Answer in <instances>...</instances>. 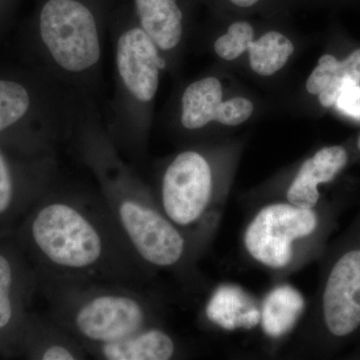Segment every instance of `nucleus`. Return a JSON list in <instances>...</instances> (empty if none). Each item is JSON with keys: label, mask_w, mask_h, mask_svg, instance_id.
I'll return each instance as SVG.
<instances>
[{"label": "nucleus", "mask_w": 360, "mask_h": 360, "mask_svg": "<svg viewBox=\"0 0 360 360\" xmlns=\"http://www.w3.org/2000/svg\"><path fill=\"white\" fill-rule=\"evenodd\" d=\"M117 6L116 0H44L39 33L53 78L77 85L96 77L104 32Z\"/></svg>", "instance_id": "1"}, {"label": "nucleus", "mask_w": 360, "mask_h": 360, "mask_svg": "<svg viewBox=\"0 0 360 360\" xmlns=\"http://www.w3.org/2000/svg\"><path fill=\"white\" fill-rule=\"evenodd\" d=\"M115 25V63L117 116L150 115L167 60L137 22L130 4H118Z\"/></svg>", "instance_id": "2"}, {"label": "nucleus", "mask_w": 360, "mask_h": 360, "mask_svg": "<svg viewBox=\"0 0 360 360\" xmlns=\"http://www.w3.org/2000/svg\"><path fill=\"white\" fill-rule=\"evenodd\" d=\"M32 234L42 255L65 269L91 266L103 253L96 227L82 213L65 203L41 208L33 219Z\"/></svg>", "instance_id": "3"}, {"label": "nucleus", "mask_w": 360, "mask_h": 360, "mask_svg": "<svg viewBox=\"0 0 360 360\" xmlns=\"http://www.w3.org/2000/svg\"><path fill=\"white\" fill-rule=\"evenodd\" d=\"M317 224L314 210L291 203L266 206L246 229V250L265 266L283 269L292 258L293 243L314 233Z\"/></svg>", "instance_id": "4"}, {"label": "nucleus", "mask_w": 360, "mask_h": 360, "mask_svg": "<svg viewBox=\"0 0 360 360\" xmlns=\"http://www.w3.org/2000/svg\"><path fill=\"white\" fill-rule=\"evenodd\" d=\"M213 188L210 161L195 150L180 153L169 163L162 179V205L174 224L189 225L205 212Z\"/></svg>", "instance_id": "5"}, {"label": "nucleus", "mask_w": 360, "mask_h": 360, "mask_svg": "<svg viewBox=\"0 0 360 360\" xmlns=\"http://www.w3.org/2000/svg\"><path fill=\"white\" fill-rule=\"evenodd\" d=\"M324 328L336 340H347L360 329V243L338 255L321 296Z\"/></svg>", "instance_id": "6"}, {"label": "nucleus", "mask_w": 360, "mask_h": 360, "mask_svg": "<svg viewBox=\"0 0 360 360\" xmlns=\"http://www.w3.org/2000/svg\"><path fill=\"white\" fill-rule=\"evenodd\" d=\"M221 80L205 77L187 85L180 98L179 122L189 131L205 129L212 123L238 127L253 115L255 105L245 96L225 98Z\"/></svg>", "instance_id": "7"}, {"label": "nucleus", "mask_w": 360, "mask_h": 360, "mask_svg": "<svg viewBox=\"0 0 360 360\" xmlns=\"http://www.w3.org/2000/svg\"><path fill=\"white\" fill-rule=\"evenodd\" d=\"M250 21L236 20L215 39L213 51L224 61L238 60L248 54L250 70L259 77H272L283 70L295 51L290 37L277 30L262 33L255 39Z\"/></svg>", "instance_id": "8"}, {"label": "nucleus", "mask_w": 360, "mask_h": 360, "mask_svg": "<svg viewBox=\"0 0 360 360\" xmlns=\"http://www.w3.org/2000/svg\"><path fill=\"white\" fill-rule=\"evenodd\" d=\"M118 212L123 229L144 260L160 267L179 262L184 239L169 220L132 200L122 201Z\"/></svg>", "instance_id": "9"}, {"label": "nucleus", "mask_w": 360, "mask_h": 360, "mask_svg": "<svg viewBox=\"0 0 360 360\" xmlns=\"http://www.w3.org/2000/svg\"><path fill=\"white\" fill-rule=\"evenodd\" d=\"M144 314L141 305L122 295H101L85 303L75 319L89 340L101 343L122 340L139 331Z\"/></svg>", "instance_id": "10"}, {"label": "nucleus", "mask_w": 360, "mask_h": 360, "mask_svg": "<svg viewBox=\"0 0 360 360\" xmlns=\"http://www.w3.org/2000/svg\"><path fill=\"white\" fill-rule=\"evenodd\" d=\"M348 153L340 146L319 149L303 162L288 191V202L314 210L321 198L319 187L328 184L347 167Z\"/></svg>", "instance_id": "11"}, {"label": "nucleus", "mask_w": 360, "mask_h": 360, "mask_svg": "<svg viewBox=\"0 0 360 360\" xmlns=\"http://www.w3.org/2000/svg\"><path fill=\"white\" fill-rule=\"evenodd\" d=\"M131 4L137 22L165 60L174 56L186 32L184 13L179 0H131Z\"/></svg>", "instance_id": "12"}, {"label": "nucleus", "mask_w": 360, "mask_h": 360, "mask_svg": "<svg viewBox=\"0 0 360 360\" xmlns=\"http://www.w3.org/2000/svg\"><path fill=\"white\" fill-rule=\"evenodd\" d=\"M360 84V49L340 61L331 54H324L307 78L305 89L319 97L323 108L335 105L342 90L350 85Z\"/></svg>", "instance_id": "13"}, {"label": "nucleus", "mask_w": 360, "mask_h": 360, "mask_svg": "<svg viewBox=\"0 0 360 360\" xmlns=\"http://www.w3.org/2000/svg\"><path fill=\"white\" fill-rule=\"evenodd\" d=\"M206 314L210 321L226 330L253 328L262 319V312L248 295L231 285L220 286L213 293Z\"/></svg>", "instance_id": "14"}, {"label": "nucleus", "mask_w": 360, "mask_h": 360, "mask_svg": "<svg viewBox=\"0 0 360 360\" xmlns=\"http://www.w3.org/2000/svg\"><path fill=\"white\" fill-rule=\"evenodd\" d=\"M174 350V340L158 329L137 331L103 345L104 359L110 360H167L172 359Z\"/></svg>", "instance_id": "15"}, {"label": "nucleus", "mask_w": 360, "mask_h": 360, "mask_svg": "<svg viewBox=\"0 0 360 360\" xmlns=\"http://www.w3.org/2000/svg\"><path fill=\"white\" fill-rule=\"evenodd\" d=\"M304 307V298L300 291L290 285L274 288L265 298L260 311L264 333L274 338L285 335L295 326Z\"/></svg>", "instance_id": "16"}, {"label": "nucleus", "mask_w": 360, "mask_h": 360, "mask_svg": "<svg viewBox=\"0 0 360 360\" xmlns=\"http://www.w3.org/2000/svg\"><path fill=\"white\" fill-rule=\"evenodd\" d=\"M30 91L18 82L0 79V132L20 122L30 108Z\"/></svg>", "instance_id": "17"}, {"label": "nucleus", "mask_w": 360, "mask_h": 360, "mask_svg": "<svg viewBox=\"0 0 360 360\" xmlns=\"http://www.w3.org/2000/svg\"><path fill=\"white\" fill-rule=\"evenodd\" d=\"M13 267L11 262L0 253V330L7 328L13 319Z\"/></svg>", "instance_id": "18"}, {"label": "nucleus", "mask_w": 360, "mask_h": 360, "mask_svg": "<svg viewBox=\"0 0 360 360\" xmlns=\"http://www.w3.org/2000/svg\"><path fill=\"white\" fill-rule=\"evenodd\" d=\"M13 198V179L8 163L0 151V214L7 212Z\"/></svg>", "instance_id": "19"}, {"label": "nucleus", "mask_w": 360, "mask_h": 360, "mask_svg": "<svg viewBox=\"0 0 360 360\" xmlns=\"http://www.w3.org/2000/svg\"><path fill=\"white\" fill-rule=\"evenodd\" d=\"M335 105L347 115L360 118V84L345 87Z\"/></svg>", "instance_id": "20"}, {"label": "nucleus", "mask_w": 360, "mask_h": 360, "mask_svg": "<svg viewBox=\"0 0 360 360\" xmlns=\"http://www.w3.org/2000/svg\"><path fill=\"white\" fill-rule=\"evenodd\" d=\"M41 359L73 360L75 359V357L68 348L61 347V345H53V347L45 349V352L41 355Z\"/></svg>", "instance_id": "21"}, {"label": "nucleus", "mask_w": 360, "mask_h": 360, "mask_svg": "<svg viewBox=\"0 0 360 360\" xmlns=\"http://www.w3.org/2000/svg\"><path fill=\"white\" fill-rule=\"evenodd\" d=\"M231 6L238 9H251L257 6L262 0H226Z\"/></svg>", "instance_id": "22"}, {"label": "nucleus", "mask_w": 360, "mask_h": 360, "mask_svg": "<svg viewBox=\"0 0 360 360\" xmlns=\"http://www.w3.org/2000/svg\"><path fill=\"white\" fill-rule=\"evenodd\" d=\"M357 148H359V149L360 150V135H359V139H357Z\"/></svg>", "instance_id": "23"}]
</instances>
